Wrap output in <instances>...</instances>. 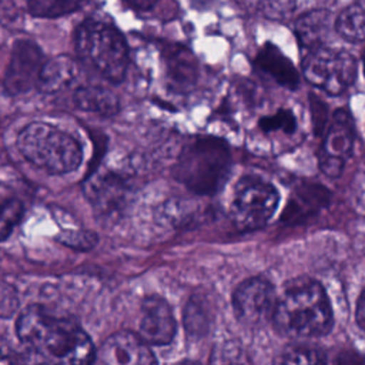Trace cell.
Wrapping results in <instances>:
<instances>
[{
    "label": "cell",
    "instance_id": "obj_28",
    "mask_svg": "<svg viewBox=\"0 0 365 365\" xmlns=\"http://www.w3.org/2000/svg\"><path fill=\"white\" fill-rule=\"evenodd\" d=\"M356 322L361 327V329L365 332V289L362 291L358 305H356Z\"/></svg>",
    "mask_w": 365,
    "mask_h": 365
},
{
    "label": "cell",
    "instance_id": "obj_24",
    "mask_svg": "<svg viewBox=\"0 0 365 365\" xmlns=\"http://www.w3.org/2000/svg\"><path fill=\"white\" fill-rule=\"evenodd\" d=\"M57 241L64 244L66 247H70L73 250L80 251H88L94 248L97 244V235L87 230H77V231H66L57 235Z\"/></svg>",
    "mask_w": 365,
    "mask_h": 365
},
{
    "label": "cell",
    "instance_id": "obj_12",
    "mask_svg": "<svg viewBox=\"0 0 365 365\" xmlns=\"http://www.w3.org/2000/svg\"><path fill=\"white\" fill-rule=\"evenodd\" d=\"M175 319L168 304L160 297H147L141 305L138 335L150 345H167L175 335Z\"/></svg>",
    "mask_w": 365,
    "mask_h": 365
},
{
    "label": "cell",
    "instance_id": "obj_11",
    "mask_svg": "<svg viewBox=\"0 0 365 365\" xmlns=\"http://www.w3.org/2000/svg\"><path fill=\"white\" fill-rule=\"evenodd\" d=\"M94 361L111 365H150L155 362V356L140 335L121 331L101 344Z\"/></svg>",
    "mask_w": 365,
    "mask_h": 365
},
{
    "label": "cell",
    "instance_id": "obj_7",
    "mask_svg": "<svg viewBox=\"0 0 365 365\" xmlns=\"http://www.w3.org/2000/svg\"><path fill=\"white\" fill-rule=\"evenodd\" d=\"M304 77L328 94H341L356 78V61L344 51L324 46L308 50L302 61Z\"/></svg>",
    "mask_w": 365,
    "mask_h": 365
},
{
    "label": "cell",
    "instance_id": "obj_26",
    "mask_svg": "<svg viewBox=\"0 0 365 365\" xmlns=\"http://www.w3.org/2000/svg\"><path fill=\"white\" fill-rule=\"evenodd\" d=\"M279 361L287 364H318V362H324V358L315 349L298 348V349L288 351Z\"/></svg>",
    "mask_w": 365,
    "mask_h": 365
},
{
    "label": "cell",
    "instance_id": "obj_14",
    "mask_svg": "<svg viewBox=\"0 0 365 365\" xmlns=\"http://www.w3.org/2000/svg\"><path fill=\"white\" fill-rule=\"evenodd\" d=\"M255 67L262 74L277 81L282 87H287L291 90L298 87L299 76L294 64L282 54L279 48H277L271 43L264 44L258 51L255 57Z\"/></svg>",
    "mask_w": 365,
    "mask_h": 365
},
{
    "label": "cell",
    "instance_id": "obj_1",
    "mask_svg": "<svg viewBox=\"0 0 365 365\" xmlns=\"http://www.w3.org/2000/svg\"><path fill=\"white\" fill-rule=\"evenodd\" d=\"M19 339L36 355L58 364H88L96 349L86 331L71 318L58 317L38 305L26 308L17 322Z\"/></svg>",
    "mask_w": 365,
    "mask_h": 365
},
{
    "label": "cell",
    "instance_id": "obj_2",
    "mask_svg": "<svg viewBox=\"0 0 365 365\" xmlns=\"http://www.w3.org/2000/svg\"><path fill=\"white\" fill-rule=\"evenodd\" d=\"M271 319L278 334L299 339L325 335L334 322L324 288L308 278H298L284 288Z\"/></svg>",
    "mask_w": 365,
    "mask_h": 365
},
{
    "label": "cell",
    "instance_id": "obj_29",
    "mask_svg": "<svg viewBox=\"0 0 365 365\" xmlns=\"http://www.w3.org/2000/svg\"><path fill=\"white\" fill-rule=\"evenodd\" d=\"M3 362H9V358H7V354H6V351L1 348V345H0V364H3Z\"/></svg>",
    "mask_w": 365,
    "mask_h": 365
},
{
    "label": "cell",
    "instance_id": "obj_17",
    "mask_svg": "<svg viewBox=\"0 0 365 365\" xmlns=\"http://www.w3.org/2000/svg\"><path fill=\"white\" fill-rule=\"evenodd\" d=\"M73 103L83 111L101 115H114L118 111V98L111 91L98 86H83L73 94Z\"/></svg>",
    "mask_w": 365,
    "mask_h": 365
},
{
    "label": "cell",
    "instance_id": "obj_25",
    "mask_svg": "<svg viewBox=\"0 0 365 365\" xmlns=\"http://www.w3.org/2000/svg\"><path fill=\"white\" fill-rule=\"evenodd\" d=\"M257 11L268 19H284L295 9V0H254Z\"/></svg>",
    "mask_w": 365,
    "mask_h": 365
},
{
    "label": "cell",
    "instance_id": "obj_20",
    "mask_svg": "<svg viewBox=\"0 0 365 365\" xmlns=\"http://www.w3.org/2000/svg\"><path fill=\"white\" fill-rule=\"evenodd\" d=\"M84 0H27L29 13L36 17L54 19L76 11Z\"/></svg>",
    "mask_w": 365,
    "mask_h": 365
},
{
    "label": "cell",
    "instance_id": "obj_6",
    "mask_svg": "<svg viewBox=\"0 0 365 365\" xmlns=\"http://www.w3.org/2000/svg\"><path fill=\"white\" fill-rule=\"evenodd\" d=\"M278 205V191L259 177H242L232 195L231 220L241 230L264 227Z\"/></svg>",
    "mask_w": 365,
    "mask_h": 365
},
{
    "label": "cell",
    "instance_id": "obj_3",
    "mask_svg": "<svg viewBox=\"0 0 365 365\" xmlns=\"http://www.w3.org/2000/svg\"><path fill=\"white\" fill-rule=\"evenodd\" d=\"M17 148L31 164L50 174L71 173L83 160L80 144L47 123L26 125L17 137Z\"/></svg>",
    "mask_w": 365,
    "mask_h": 365
},
{
    "label": "cell",
    "instance_id": "obj_4",
    "mask_svg": "<svg viewBox=\"0 0 365 365\" xmlns=\"http://www.w3.org/2000/svg\"><path fill=\"white\" fill-rule=\"evenodd\" d=\"M78 57L111 83H120L128 67V48L121 33L108 23L87 20L77 29Z\"/></svg>",
    "mask_w": 365,
    "mask_h": 365
},
{
    "label": "cell",
    "instance_id": "obj_5",
    "mask_svg": "<svg viewBox=\"0 0 365 365\" xmlns=\"http://www.w3.org/2000/svg\"><path fill=\"white\" fill-rule=\"evenodd\" d=\"M230 165V153L221 140L198 138L182 151L177 177L197 194H212L224 185Z\"/></svg>",
    "mask_w": 365,
    "mask_h": 365
},
{
    "label": "cell",
    "instance_id": "obj_9",
    "mask_svg": "<svg viewBox=\"0 0 365 365\" xmlns=\"http://www.w3.org/2000/svg\"><path fill=\"white\" fill-rule=\"evenodd\" d=\"M44 61L40 47L30 40L14 43L3 86L7 94L17 96L37 86Z\"/></svg>",
    "mask_w": 365,
    "mask_h": 365
},
{
    "label": "cell",
    "instance_id": "obj_10",
    "mask_svg": "<svg viewBox=\"0 0 365 365\" xmlns=\"http://www.w3.org/2000/svg\"><path fill=\"white\" fill-rule=\"evenodd\" d=\"M354 143V124L346 111L339 110L334 114L332 123L325 134L319 153V167L329 177L341 174L348 160Z\"/></svg>",
    "mask_w": 365,
    "mask_h": 365
},
{
    "label": "cell",
    "instance_id": "obj_8",
    "mask_svg": "<svg viewBox=\"0 0 365 365\" xmlns=\"http://www.w3.org/2000/svg\"><path fill=\"white\" fill-rule=\"evenodd\" d=\"M275 302L272 284L259 277L241 282L232 295L234 312L248 327H259L271 319Z\"/></svg>",
    "mask_w": 365,
    "mask_h": 365
},
{
    "label": "cell",
    "instance_id": "obj_13",
    "mask_svg": "<svg viewBox=\"0 0 365 365\" xmlns=\"http://www.w3.org/2000/svg\"><path fill=\"white\" fill-rule=\"evenodd\" d=\"M86 194L90 202L103 214L117 211L125 200L127 188L124 182L111 174L93 175L86 184Z\"/></svg>",
    "mask_w": 365,
    "mask_h": 365
},
{
    "label": "cell",
    "instance_id": "obj_18",
    "mask_svg": "<svg viewBox=\"0 0 365 365\" xmlns=\"http://www.w3.org/2000/svg\"><path fill=\"white\" fill-rule=\"evenodd\" d=\"M167 74L171 83L178 88L191 86L197 78V61L190 50L173 47L167 51Z\"/></svg>",
    "mask_w": 365,
    "mask_h": 365
},
{
    "label": "cell",
    "instance_id": "obj_15",
    "mask_svg": "<svg viewBox=\"0 0 365 365\" xmlns=\"http://www.w3.org/2000/svg\"><path fill=\"white\" fill-rule=\"evenodd\" d=\"M77 73V64L73 58L67 56L50 58L41 67L37 87L44 93H60L74 84Z\"/></svg>",
    "mask_w": 365,
    "mask_h": 365
},
{
    "label": "cell",
    "instance_id": "obj_22",
    "mask_svg": "<svg viewBox=\"0 0 365 365\" xmlns=\"http://www.w3.org/2000/svg\"><path fill=\"white\" fill-rule=\"evenodd\" d=\"M24 207L19 200L10 198L0 205V241H4L21 221Z\"/></svg>",
    "mask_w": 365,
    "mask_h": 365
},
{
    "label": "cell",
    "instance_id": "obj_30",
    "mask_svg": "<svg viewBox=\"0 0 365 365\" xmlns=\"http://www.w3.org/2000/svg\"><path fill=\"white\" fill-rule=\"evenodd\" d=\"M364 73H365V56H364Z\"/></svg>",
    "mask_w": 365,
    "mask_h": 365
},
{
    "label": "cell",
    "instance_id": "obj_19",
    "mask_svg": "<svg viewBox=\"0 0 365 365\" xmlns=\"http://www.w3.org/2000/svg\"><path fill=\"white\" fill-rule=\"evenodd\" d=\"M335 29L348 41L365 40V0H355L335 20Z\"/></svg>",
    "mask_w": 365,
    "mask_h": 365
},
{
    "label": "cell",
    "instance_id": "obj_27",
    "mask_svg": "<svg viewBox=\"0 0 365 365\" xmlns=\"http://www.w3.org/2000/svg\"><path fill=\"white\" fill-rule=\"evenodd\" d=\"M158 0H124V3L137 11H148L151 10Z\"/></svg>",
    "mask_w": 365,
    "mask_h": 365
},
{
    "label": "cell",
    "instance_id": "obj_23",
    "mask_svg": "<svg viewBox=\"0 0 365 365\" xmlns=\"http://www.w3.org/2000/svg\"><path fill=\"white\" fill-rule=\"evenodd\" d=\"M259 128L268 133H284V134H294L297 128L295 117L288 110H279L272 115L262 117L259 120Z\"/></svg>",
    "mask_w": 365,
    "mask_h": 365
},
{
    "label": "cell",
    "instance_id": "obj_16",
    "mask_svg": "<svg viewBox=\"0 0 365 365\" xmlns=\"http://www.w3.org/2000/svg\"><path fill=\"white\" fill-rule=\"evenodd\" d=\"M329 24L331 13L328 10L318 9L305 13L295 23V33L299 44L307 50L321 47L329 33Z\"/></svg>",
    "mask_w": 365,
    "mask_h": 365
},
{
    "label": "cell",
    "instance_id": "obj_21",
    "mask_svg": "<svg viewBox=\"0 0 365 365\" xmlns=\"http://www.w3.org/2000/svg\"><path fill=\"white\" fill-rule=\"evenodd\" d=\"M184 325L191 336H201L210 328V315L200 299H191L184 312Z\"/></svg>",
    "mask_w": 365,
    "mask_h": 365
}]
</instances>
